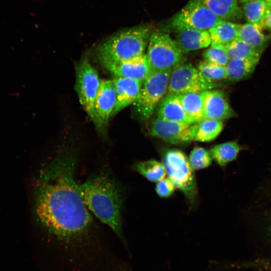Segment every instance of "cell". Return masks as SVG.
I'll return each instance as SVG.
<instances>
[{
  "instance_id": "obj_1",
  "label": "cell",
  "mask_w": 271,
  "mask_h": 271,
  "mask_svg": "<svg viewBox=\"0 0 271 271\" xmlns=\"http://www.w3.org/2000/svg\"><path fill=\"white\" fill-rule=\"evenodd\" d=\"M79 148L61 147L41 166L33 187V210L46 245L68 271H108L116 261L106 251L93 215L79 192Z\"/></svg>"
},
{
  "instance_id": "obj_2",
  "label": "cell",
  "mask_w": 271,
  "mask_h": 271,
  "mask_svg": "<svg viewBox=\"0 0 271 271\" xmlns=\"http://www.w3.org/2000/svg\"><path fill=\"white\" fill-rule=\"evenodd\" d=\"M78 188L93 216L111 229L126 246L122 228L124 193L110 169L102 167L79 183Z\"/></svg>"
},
{
  "instance_id": "obj_3",
  "label": "cell",
  "mask_w": 271,
  "mask_h": 271,
  "mask_svg": "<svg viewBox=\"0 0 271 271\" xmlns=\"http://www.w3.org/2000/svg\"><path fill=\"white\" fill-rule=\"evenodd\" d=\"M147 26H138L117 32L97 47L96 56L103 65L125 61L145 54L151 35Z\"/></svg>"
},
{
  "instance_id": "obj_4",
  "label": "cell",
  "mask_w": 271,
  "mask_h": 271,
  "mask_svg": "<svg viewBox=\"0 0 271 271\" xmlns=\"http://www.w3.org/2000/svg\"><path fill=\"white\" fill-rule=\"evenodd\" d=\"M161 159L168 178L183 194L190 205L194 206L198 189L194 169L188 158L182 151L172 149L162 153Z\"/></svg>"
},
{
  "instance_id": "obj_5",
  "label": "cell",
  "mask_w": 271,
  "mask_h": 271,
  "mask_svg": "<svg viewBox=\"0 0 271 271\" xmlns=\"http://www.w3.org/2000/svg\"><path fill=\"white\" fill-rule=\"evenodd\" d=\"M146 54L152 70L172 71L184 61L183 53L175 40L160 32L151 33Z\"/></svg>"
},
{
  "instance_id": "obj_6",
  "label": "cell",
  "mask_w": 271,
  "mask_h": 271,
  "mask_svg": "<svg viewBox=\"0 0 271 271\" xmlns=\"http://www.w3.org/2000/svg\"><path fill=\"white\" fill-rule=\"evenodd\" d=\"M172 71L151 70L143 82L138 99L133 103L140 117L149 119L166 95Z\"/></svg>"
},
{
  "instance_id": "obj_7",
  "label": "cell",
  "mask_w": 271,
  "mask_h": 271,
  "mask_svg": "<svg viewBox=\"0 0 271 271\" xmlns=\"http://www.w3.org/2000/svg\"><path fill=\"white\" fill-rule=\"evenodd\" d=\"M75 76V89L80 104L90 120L95 124L94 102L101 80L87 56L76 65Z\"/></svg>"
},
{
  "instance_id": "obj_8",
  "label": "cell",
  "mask_w": 271,
  "mask_h": 271,
  "mask_svg": "<svg viewBox=\"0 0 271 271\" xmlns=\"http://www.w3.org/2000/svg\"><path fill=\"white\" fill-rule=\"evenodd\" d=\"M217 86L216 82L206 79L191 64H182L172 71L167 94L201 92Z\"/></svg>"
},
{
  "instance_id": "obj_9",
  "label": "cell",
  "mask_w": 271,
  "mask_h": 271,
  "mask_svg": "<svg viewBox=\"0 0 271 271\" xmlns=\"http://www.w3.org/2000/svg\"><path fill=\"white\" fill-rule=\"evenodd\" d=\"M196 0H190L173 18L172 26L177 30L190 28L209 30L223 21Z\"/></svg>"
},
{
  "instance_id": "obj_10",
  "label": "cell",
  "mask_w": 271,
  "mask_h": 271,
  "mask_svg": "<svg viewBox=\"0 0 271 271\" xmlns=\"http://www.w3.org/2000/svg\"><path fill=\"white\" fill-rule=\"evenodd\" d=\"M196 123H184L159 117L152 122L150 134L173 145L188 144L194 140Z\"/></svg>"
},
{
  "instance_id": "obj_11",
  "label": "cell",
  "mask_w": 271,
  "mask_h": 271,
  "mask_svg": "<svg viewBox=\"0 0 271 271\" xmlns=\"http://www.w3.org/2000/svg\"><path fill=\"white\" fill-rule=\"evenodd\" d=\"M116 102V93L112 80H101L94 102V125L102 135L112 116Z\"/></svg>"
},
{
  "instance_id": "obj_12",
  "label": "cell",
  "mask_w": 271,
  "mask_h": 271,
  "mask_svg": "<svg viewBox=\"0 0 271 271\" xmlns=\"http://www.w3.org/2000/svg\"><path fill=\"white\" fill-rule=\"evenodd\" d=\"M103 66L114 76L131 78L142 82L152 70L146 54L122 62Z\"/></svg>"
},
{
  "instance_id": "obj_13",
  "label": "cell",
  "mask_w": 271,
  "mask_h": 271,
  "mask_svg": "<svg viewBox=\"0 0 271 271\" xmlns=\"http://www.w3.org/2000/svg\"><path fill=\"white\" fill-rule=\"evenodd\" d=\"M202 93L205 118L222 120L235 116V112L222 91L210 89L202 91Z\"/></svg>"
},
{
  "instance_id": "obj_14",
  "label": "cell",
  "mask_w": 271,
  "mask_h": 271,
  "mask_svg": "<svg viewBox=\"0 0 271 271\" xmlns=\"http://www.w3.org/2000/svg\"><path fill=\"white\" fill-rule=\"evenodd\" d=\"M116 102L112 116H114L125 107L133 104L138 98L143 82L129 78L114 76Z\"/></svg>"
},
{
  "instance_id": "obj_15",
  "label": "cell",
  "mask_w": 271,
  "mask_h": 271,
  "mask_svg": "<svg viewBox=\"0 0 271 271\" xmlns=\"http://www.w3.org/2000/svg\"><path fill=\"white\" fill-rule=\"evenodd\" d=\"M177 31L175 41L183 53L207 48L211 44L208 30L186 28Z\"/></svg>"
},
{
  "instance_id": "obj_16",
  "label": "cell",
  "mask_w": 271,
  "mask_h": 271,
  "mask_svg": "<svg viewBox=\"0 0 271 271\" xmlns=\"http://www.w3.org/2000/svg\"><path fill=\"white\" fill-rule=\"evenodd\" d=\"M158 117L172 121L194 123L187 115L178 94L166 95L160 103Z\"/></svg>"
},
{
  "instance_id": "obj_17",
  "label": "cell",
  "mask_w": 271,
  "mask_h": 271,
  "mask_svg": "<svg viewBox=\"0 0 271 271\" xmlns=\"http://www.w3.org/2000/svg\"><path fill=\"white\" fill-rule=\"evenodd\" d=\"M217 16L226 21L242 18L243 14L237 0H196Z\"/></svg>"
},
{
  "instance_id": "obj_18",
  "label": "cell",
  "mask_w": 271,
  "mask_h": 271,
  "mask_svg": "<svg viewBox=\"0 0 271 271\" xmlns=\"http://www.w3.org/2000/svg\"><path fill=\"white\" fill-rule=\"evenodd\" d=\"M263 28L258 26L246 23L240 25L238 38L244 41L260 54L266 47L270 36L265 35Z\"/></svg>"
},
{
  "instance_id": "obj_19",
  "label": "cell",
  "mask_w": 271,
  "mask_h": 271,
  "mask_svg": "<svg viewBox=\"0 0 271 271\" xmlns=\"http://www.w3.org/2000/svg\"><path fill=\"white\" fill-rule=\"evenodd\" d=\"M259 60L258 58L229 60L225 66L226 79L237 82L247 78L254 72Z\"/></svg>"
},
{
  "instance_id": "obj_20",
  "label": "cell",
  "mask_w": 271,
  "mask_h": 271,
  "mask_svg": "<svg viewBox=\"0 0 271 271\" xmlns=\"http://www.w3.org/2000/svg\"><path fill=\"white\" fill-rule=\"evenodd\" d=\"M242 4L243 16L247 23L264 28V21L271 11L266 0H251Z\"/></svg>"
},
{
  "instance_id": "obj_21",
  "label": "cell",
  "mask_w": 271,
  "mask_h": 271,
  "mask_svg": "<svg viewBox=\"0 0 271 271\" xmlns=\"http://www.w3.org/2000/svg\"><path fill=\"white\" fill-rule=\"evenodd\" d=\"M240 25L223 20L210 29L211 43L225 46L238 37Z\"/></svg>"
},
{
  "instance_id": "obj_22",
  "label": "cell",
  "mask_w": 271,
  "mask_h": 271,
  "mask_svg": "<svg viewBox=\"0 0 271 271\" xmlns=\"http://www.w3.org/2000/svg\"><path fill=\"white\" fill-rule=\"evenodd\" d=\"M179 95L187 115L193 123L198 122L205 118L202 92L187 93Z\"/></svg>"
},
{
  "instance_id": "obj_23",
  "label": "cell",
  "mask_w": 271,
  "mask_h": 271,
  "mask_svg": "<svg viewBox=\"0 0 271 271\" xmlns=\"http://www.w3.org/2000/svg\"><path fill=\"white\" fill-rule=\"evenodd\" d=\"M241 149L236 142H227L213 147L210 153L216 163L223 167L235 160Z\"/></svg>"
},
{
  "instance_id": "obj_24",
  "label": "cell",
  "mask_w": 271,
  "mask_h": 271,
  "mask_svg": "<svg viewBox=\"0 0 271 271\" xmlns=\"http://www.w3.org/2000/svg\"><path fill=\"white\" fill-rule=\"evenodd\" d=\"M132 168L152 182H157L164 178L166 174L162 163L155 159L137 162L133 164Z\"/></svg>"
},
{
  "instance_id": "obj_25",
  "label": "cell",
  "mask_w": 271,
  "mask_h": 271,
  "mask_svg": "<svg viewBox=\"0 0 271 271\" xmlns=\"http://www.w3.org/2000/svg\"><path fill=\"white\" fill-rule=\"evenodd\" d=\"M194 140L200 142H209L215 139L223 129L222 120L204 118L196 122Z\"/></svg>"
},
{
  "instance_id": "obj_26",
  "label": "cell",
  "mask_w": 271,
  "mask_h": 271,
  "mask_svg": "<svg viewBox=\"0 0 271 271\" xmlns=\"http://www.w3.org/2000/svg\"><path fill=\"white\" fill-rule=\"evenodd\" d=\"M229 60L260 58L261 54L244 41L237 38L225 46Z\"/></svg>"
},
{
  "instance_id": "obj_27",
  "label": "cell",
  "mask_w": 271,
  "mask_h": 271,
  "mask_svg": "<svg viewBox=\"0 0 271 271\" xmlns=\"http://www.w3.org/2000/svg\"><path fill=\"white\" fill-rule=\"evenodd\" d=\"M197 68L207 80L216 82L226 79L225 66L209 62L205 60L199 62Z\"/></svg>"
},
{
  "instance_id": "obj_28",
  "label": "cell",
  "mask_w": 271,
  "mask_h": 271,
  "mask_svg": "<svg viewBox=\"0 0 271 271\" xmlns=\"http://www.w3.org/2000/svg\"><path fill=\"white\" fill-rule=\"evenodd\" d=\"M189 160L194 170H200L210 166L212 162L210 152L201 147H195L191 152Z\"/></svg>"
},
{
  "instance_id": "obj_29",
  "label": "cell",
  "mask_w": 271,
  "mask_h": 271,
  "mask_svg": "<svg viewBox=\"0 0 271 271\" xmlns=\"http://www.w3.org/2000/svg\"><path fill=\"white\" fill-rule=\"evenodd\" d=\"M203 56L205 60L222 66H225L229 61L225 46L214 43L204 52Z\"/></svg>"
},
{
  "instance_id": "obj_30",
  "label": "cell",
  "mask_w": 271,
  "mask_h": 271,
  "mask_svg": "<svg viewBox=\"0 0 271 271\" xmlns=\"http://www.w3.org/2000/svg\"><path fill=\"white\" fill-rule=\"evenodd\" d=\"M176 187L169 178H163L157 182L155 191L157 195L161 198H168L174 193Z\"/></svg>"
},
{
  "instance_id": "obj_31",
  "label": "cell",
  "mask_w": 271,
  "mask_h": 271,
  "mask_svg": "<svg viewBox=\"0 0 271 271\" xmlns=\"http://www.w3.org/2000/svg\"><path fill=\"white\" fill-rule=\"evenodd\" d=\"M263 26L271 31V11L264 21Z\"/></svg>"
},
{
  "instance_id": "obj_32",
  "label": "cell",
  "mask_w": 271,
  "mask_h": 271,
  "mask_svg": "<svg viewBox=\"0 0 271 271\" xmlns=\"http://www.w3.org/2000/svg\"><path fill=\"white\" fill-rule=\"evenodd\" d=\"M268 231L270 236H271V215L270 216L269 223H268Z\"/></svg>"
},
{
  "instance_id": "obj_33",
  "label": "cell",
  "mask_w": 271,
  "mask_h": 271,
  "mask_svg": "<svg viewBox=\"0 0 271 271\" xmlns=\"http://www.w3.org/2000/svg\"><path fill=\"white\" fill-rule=\"evenodd\" d=\"M121 266V264L120 265L119 263L117 264L116 267L115 268V269L113 271H118Z\"/></svg>"
},
{
  "instance_id": "obj_34",
  "label": "cell",
  "mask_w": 271,
  "mask_h": 271,
  "mask_svg": "<svg viewBox=\"0 0 271 271\" xmlns=\"http://www.w3.org/2000/svg\"><path fill=\"white\" fill-rule=\"evenodd\" d=\"M268 5L269 6L270 8H271V0H266Z\"/></svg>"
},
{
  "instance_id": "obj_35",
  "label": "cell",
  "mask_w": 271,
  "mask_h": 271,
  "mask_svg": "<svg viewBox=\"0 0 271 271\" xmlns=\"http://www.w3.org/2000/svg\"><path fill=\"white\" fill-rule=\"evenodd\" d=\"M241 3H244L245 2L251 1V0H239Z\"/></svg>"
}]
</instances>
